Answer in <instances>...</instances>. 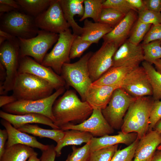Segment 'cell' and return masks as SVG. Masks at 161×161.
<instances>
[{"instance_id":"6da1fadb","label":"cell","mask_w":161,"mask_h":161,"mask_svg":"<svg viewBox=\"0 0 161 161\" xmlns=\"http://www.w3.org/2000/svg\"><path fill=\"white\" fill-rule=\"evenodd\" d=\"M54 123L60 129L70 123L80 124L88 119L93 109L86 101L78 97L75 91L67 90L55 102L52 107Z\"/></svg>"},{"instance_id":"7a4b0ae2","label":"cell","mask_w":161,"mask_h":161,"mask_svg":"<svg viewBox=\"0 0 161 161\" xmlns=\"http://www.w3.org/2000/svg\"><path fill=\"white\" fill-rule=\"evenodd\" d=\"M155 101L152 96L136 98L129 107L121 128L124 133L135 132L140 139L148 131L149 120Z\"/></svg>"},{"instance_id":"3957f363","label":"cell","mask_w":161,"mask_h":161,"mask_svg":"<svg viewBox=\"0 0 161 161\" xmlns=\"http://www.w3.org/2000/svg\"><path fill=\"white\" fill-rule=\"evenodd\" d=\"M53 87L47 81L28 73H18L12 89L17 100H36L47 97Z\"/></svg>"},{"instance_id":"277c9868","label":"cell","mask_w":161,"mask_h":161,"mask_svg":"<svg viewBox=\"0 0 161 161\" xmlns=\"http://www.w3.org/2000/svg\"><path fill=\"white\" fill-rule=\"evenodd\" d=\"M93 53L89 52L77 61L64 64L62 67L61 75L65 82L66 86L73 88L83 101H85L87 92L92 83L89 76L88 62Z\"/></svg>"},{"instance_id":"5b68a950","label":"cell","mask_w":161,"mask_h":161,"mask_svg":"<svg viewBox=\"0 0 161 161\" xmlns=\"http://www.w3.org/2000/svg\"><path fill=\"white\" fill-rule=\"evenodd\" d=\"M0 27L1 30L25 39L35 37L39 30L35 18L18 10L0 14Z\"/></svg>"},{"instance_id":"8992f818","label":"cell","mask_w":161,"mask_h":161,"mask_svg":"<svg viewBox=\"0 0 161 161\" xmlns=\"http://www.w3.org/2000/svg\"><path fill=\"white\" fill-rule=\"evenodd\" d=\"M65 87L59 88L49 96L36 100H19L2 107L3 111L11 114L22 115L35 113L43 115L54 123L52 107L57 98L64 93Z\"/></svg>"},{"instance_id":"52a82bcc","label":"cell","mask_w":161,"mask_h":161,"mask_svg":"<svg viewBox=\"0 0 161 161\" xmlns=\"http://www.w3.org/2000/svg\"><path fill=\"white\" fill-rule=\"evenodd\" d=\"M0 62L6 73L3 86L0 87L1 95L12 90L17 76L19 61V45L18 38L6 40L0 45Z\"/></svg>"},{"instance_id":"ba28073f","label":"cell","mask_w":161,"mask_h":161,"mask_svg":"<svg viewBox=\"0 0 161 161\" xmlns=\"http://www.w3.org/2000/svg\"><path fill=\"white\" fill-rule=\"evenodd\" d=\"M59 34L39 30L36 36L25 39L18 38L19 45V58L31 56L41 64L47 51L57 42Z\"/></svg>"},{"instance_id":"9c48e42d","label":"cell","mask_w":161,"mask_h":161,"mask_svg":"<svg viewBox=\"0 0 161 161\" xmlns=\"http://www.w3.org/2000/svg\"><path fill=\"white\" fill-rule=\"evenodd\" d=\"M136 98L121 88L113 92L107 105L101 110L104 117L113 129H121L124 117Z\"/></svg>"},{"instance_id":"30bf717a","label":"cell","mask_w":161,"mask_h":161,"mask_svg":"<svg viewBox=\"0 0 161 161\" xmlns=\"http://www.w3.org/2000/svg\"><path fill=\"white\" fill-rule=\"evenodd\" d=\"M59 34L58 41L51 51L46 54L41 64L51 68L61 75L63 65L70 63V48L76 35L72 33L70 29Z\"/></svg>"},{"instance_id":"8fae6325","label":"cell","mask_w":161,"mask_h":161,"mask_svg":"<svg viewBox=\"0 0 161 161\" xmlns=\"http://www.w3.org/2000/svg\"><path fill=\"white\" fill-rule=\"evenodd\" d=\"M37 26L41 30L59 34L69 29L60 0H52L48 8L35 18Z\"/></svg>"},{"instance_id":"7c38bea8","label":"cell","mask_w":161,"mask_h":161,"mask_svg":"<svg viewBox=\"0 0 161 161\" xmlns=\"http://www.w3.org/2000/svg\"><path fill=\"white\" fill-rule=\"evenodd\" d=\"M119 47L114 43L103 42L100 48L93 53L88 62L89 76L92 83L112 67L113 57Z\"/></svg>"},{"instance_id":"4fadbf2b","label":"cell","mask_w":161,"mask_h":161,"mask_svg":"<svg viewBox=\"0 0 161 161\" xmlns=\"http://www.w3.org/2000/svg\"><path fill=\"white\" fill-rule=\"evenodd\" d=\"M136 98L152 96V87L147 74L142 66L133 68L126 75L120 86Z\"/></svg>"},{"instance_id":"5bb4252c","label":"cell","mask_w":161,"mask_h":161,"mask_svg":"<svg viewBox=\"0 0 161 161\" xmlns=\"http://www.w3.org/2000/svg\"><path fill=\"white\" fill-rule=\"evenodd\" d=\"M18 73L30 74L44 80L56 90L66 86L65 82L61 75L51 68L42 65L29 56L20 58Z\"/></svg>"},{"instance_id":"9a60e30c","label":"cell","mask_w":161,"mask_h":161,"mask_svg":"<svg viewBox=\"0 0 161 161\" xmlns=\"http://www.w3.org/2000/svg\"><path fill=\"white\" fill-rule=\"evenodd\" d=\"M64 131L74 129L88 132L94 137H100L113 134V129L104 117L101 109H94L90 117L82 123L77 125L70 123L60 128Z\"/></svg>"},{"instance_id":"2e32d148","label":"cell","mask_w":161,"mask_h":161,"mask_svg":"<svg viewBox=\"0 0 161 161\" xmlns=\"http://www.w3.org/2000/svg\"><path fill=\"white\" fill-rule=\"evenodd\" d=\"M144 61L142 44H134L127 40L115 52L112 67L124 66L134 68Z\"/></svg>"},{"instance_id":"e0dca14e","label":"cell","mask_w":161,"mask_h":161,"mask_svg":"<svg viewBox=\"0 0 161 161\" xmlns=\"http://www.w3.org/2000/svg\"><path fill=\"white\" fill-rule=\"evenodd\" d=\"M161 143V134L155 130L149 131L140 139L133 161H151Z\"/></svg>"},{"instance_id":"ac0fdd59","label":"cell","mask_w":161,"mask_h":161,"mask_svg":"<svg viewBox=\"0 0 161 161\" xmlns=\"http://www.w3.org/2000/svg\"><path fill=\"white\" fill-rule=\"evenodd\" d=\"M137 12L131 10L109 33L103 38L104 42H114L119 47L129 38L131 29L138 19Z\"/></svg>"},{"instance_id":"d6986e66","label":"cell","mask_w":161,"mask_h":161,"mask_svg":"<svg viewBox=\"0 0 161 161\" xmlns=\"http://www.w3.org/2000/svg\"><path fill=\"white\" fill-rule=\"evenodd\" d=\"M1 123L8 133V137L5 148L15 144H21L38 148L42 151L48 148L49 145L43 144L38 142L35 137L20 131L7 121L2 119Z\"/></svg>"},{"instance_id":"ffe728a7","label":"cell","mask_w":161,"mask_h":161,"mask_svg":"<svg viewBox=\"0 0 161 161\" xmlns=\"http://www.w3.org/2000/svg\"><path fill=\"white\" fill-rule=\"evenodd\" d=\"M118 88H119L92 83L87 92L85 101L93 109L102 110L107 106L113 92Z\"/></svg>"},{"instance_id":"44dd1931","label":"cell","mask_w":161,"mask_h":161,"mask_svg":"<svg viewBox=\"0 0 161 161\" xmlns=\"http://www.w3.org/2000/svg\"><path fill=\"white\" fill-rule=\"evenodd\" d=\"M0 117L10 123L16 129L27 124L35 123L48 126L54 129H60L49 118L42 114L28 113L22 115L12 114L2 110L0 111Z\"/></svg>"},{"instance_id":"7402d4cb","label":"cell","mask_w":161,"mask_h":161,"mask_svg":"<svg viewBox=\"0 0 161 161\" xmlns=\"http://www.w3.org/2000/svg\"><path fill=\"white\" fill-rule=\"evenodd\" d=\"M137 137V134L135 132L126 134L121 131L115 135H107L100 137H93L90 142V152L120 143L129 146Z\"/></svg>"},{"instance_id":"603a6c76","label":"cell","mask_w":161,"mask_h":161,"mask_svg":"<svg viewBox=\"0 0 161 161\" xmlns=\"http://www.w3.org/2000/svg\"><path fill=\"white\" fill-rule=\"evenodd\" d=\"M84 0H60L65 18L76 35H80L83 29L75 21L74 17L78 15L81 18L84 11Z\"/></svg>"},{"instance_id":"cb8c5ba5","label":"cell","mask_w":161,"mask_h":161,"mask_svg":"<svg viewBox=\"0 0 161 161\" xmlns=\"http://www.w3.org/2000/svg\"><path fill=\"white\" fill-rule=\"evenodd\" d=\"M83 29V32L80 35L81 38L92 44H98L101 38L113 28L108 24L93 22L86 19L84 21Z\"/></svg>"},{"instance_id":"d4e9b609","label":"cell","mask_w":161,"mask_h":161,"mask_svg":"<svg viewBox=\"0 0 161 161\" xmlns=\"http://www.w3.org/2000/svg\"><path fill=\"white\" fill-rule=\"evenodd\" d=\"M63 138L55 146L56 157H59L61 154L62 149L68 145H78L89 142L93 136L90 133L77 130L71 129L64 131Z\"/></svg>"},{"instance_id":"484cf974","label":"cell","mask_w":161,"mask_h":161,"mask_svg":"<svg viewBox=\"0 0 161 161\" xmlns=\"http://www.w3.org/2000/svg\"><path fill=\"white\" fill-rule=\"evenodd\" d=\"M133 68L124 66L112 67L92 83L120 88L126 75Z\"/></svg>"},{"instance_id":"4316f807","label":"cell","mask_w":161,"mask_h":161,"mask_svg":"<svg viewBox=\"0 0 161 161\" xmlns=\"http://www.w3.org/2000/svg\"><path fill=\"white\" fill-rule=\"evenodd\" d=\"M33 148L30 146L16 144L5 148L0 161H27L35 153Z\"/></svg>"},{"instance_id":"83f0119b","label":"cell","mask_w":161,"mask_h":161,"mask_svg":"<svg viewBox=\"0 0 161 161\" xmlns=\"http://www.w3.org/2000/svg\"><path fill=\"white\" fill-rule=\"evenodd\" d=\"M17 129L20 131L35 136L49 138L55 141L57 143L62 139L64 135V131L61 129H46L41 128L37 125L27 124Z\"/></svg>"},{"instance_id":"f1b7e54d","label":"cell","mask_w":161,"mask_h":161,"mask_svg":"<svg viewBox=\"0 0 161 161\" xmlns=\"http://www.w3.org/2000/svg\"><path fill=\"white\" fill-rule=\"evenodd\" d=\"M21 11L34 18L47 10L52 0H16Z\"/></svg>"},{"instance_id":"f546056e","label":"cell","mask_w":161,"mask_h":161,"mask_svg":"<svg viewBox=\"0 0 161 161\" xmlns=\"http://www.w3.org/2000/svg\"><path fill=\"white\" fill-rule=\"evenodd\" d=\"M142 63L152 87V97L155 100H160L161 99V74L157 71L152 64L144 61Z\"/></svg>"},{"instance_id":"4dcf8cb0","label":"cell","mask_w":161,"mask_h":161,"mask_svg":"<svg viewBox=\"0 0 161 161\" xmlns=\"http://www.w3.org/2000/svg\"><path fill=\"white\" fill-rule=\"evenodd\" d=\"M105 0H84V11L83 16L79 20L82 21L87 18H92L95 22H98Z\"/></svg>"},{"instance_id":"1f68e13d","label":"cell","mask_w":161,"mask_h":161,"mask_svg":"<svg viewBox=\"0 0 161 161\" xmlns=\"http://www.w3.org/2000/svg\"><path fill=\"white\" fill-rule=\"evenodd\" d=\"M152 24L141 22L138 19L134 24L127 40L136 45L140 44L150 29Z\"/></svg>"},{"instance_id":"d6a6232c","label":"cell","mask_w":161,"mask_h":161,"mask_svg":"<svg viewBox=\"0 0 161 161\" xmlns=\"http://www.w3.org/2000/svg\"><path fill=\"white\" fill-rule=\"evenodd\" d=\"M125 15L112 8H103L98 22L108 24L112 28L115 27Z\"/></svg>"},{"instance_id":"836d02e7","label":"cell","mask_w":161,"mask_h":161,"mask_svg":"<svg viewBox=\"0 0 161 161\" xmlns=\"http://www.w3.org/2000/svg\"><path fill=\"white\" fill-rule=\"evenodd\" d=\"M161 40L153 41L142 44L144 61L151 64L156 60L161 58Z\"/></svg>"},{"instance_id":"e575fe53","label":"cell","mask_w":161,"mask_h":161,"mask_svg":"<svg viewBox=\"0 0 161 161\" xmlns=\"http://www.w3.org/2000/svg\"><path fill=\"white\" fill-rule=\"evenodd\" d=\"M118 147L117 144L91 152L88 161H110Z\"/></svg>"},{"instance_id":"d590c367","label":"cell","mask_w":161,"mask_h":161,"mask_svg":"<svg viewBox=\"0 0 161 161\" xmlns=\"http://www.w3.org/2000/svg\"><path fill=\"white\" fill-rule=\"evenodd\" d=\"M92 44L83 39L80 35H76L71 46L69 55L70 60L80 57Z\"/></svg>"},{"instance_id":"8d00e7d4","label":"cell","mask_w":161,"mask_h":161,"mask_svg":"<svg viewBox=\"0 0 161 161\" xmlns=\"http://www.w3.org/2000/svg\"><path fill=\"white\" fill-rule=\"evenodd\" d=\"M140 139H137L130 145L121 150H118L110 161H132Z\"/></svg>"},{"instance_id":"74e56055","label":"cell","mask_w":161,"mask_h":161,"mask_svg":"<svg viewBox=\"0 0 161 161\" xmlns=\"http://www.w3.org/2000/svg\"><path fill=\"white\" fill-rule=\"evenodd\" d=\"M90 141L81 147L72 146V153L67 157L68 161H88L90 153Z\"/></svg>"},{"instance_id":"f35d334b","label":"cell","mask_w":161,"mask_h":161,"mask_svg":"<svg viewBox=\"0 0 161 161\" xmlns=\"http://www.w3.org/2000/svg\"><path fill=\"white\" fill-rule=\"evenodd\" d=\"M103 8L114 9L126 15L131 10L137 11L132 7L127 0H106L102 4Z\"/></svg>"},{"instance_id":"ab89813d","label":"cell","mask_w":161,"mask_h":161,"mask_svg":"<svg viewBox=\"0 0 161 161\" xmlns=\"http://www.w3.org/2000/svg\"><path fill=\"white\" fill-rule=\"evenodd\" d=\"M138 19L141 22L152 25L161 23V13L145 9L138 12Z\"/></svg>"},{"instance_id":"60d3db41","label":"cell","mask_w":161,"mask_h":161,"mask_svg":"<svg viewBox=\"0 0 161 161\" xmlns=\"http://www.w3.org/2000/svg\"><path fill=\"white\" fill-rule=\"evenodd\" d=\"M161 120V100H155L151 112L148 131L153 130L157 123Z\"/></svg>"},{"instance_id":"b9f144b4","label":"cell","mask_w":161,"mask_h":161,"mask_svg":"<svg viewBox=\"0 0 161 161\" xmlns=\"http://www.w3.org/2000/svg\"><path fill=\"white\" fill-rule=\"evenodd\" d=\"M157 40H161V23L152 25L145 35L142 44H146Z\"/></svg>"},{"instance_id":"7bdbcfd3","label":"cell","mask_w":161,"mask_h":161,"mask_svg":"<svg viewBox=\"0 0 161 161\" xmlns=\"http://www.w3.org/2000/svg\"><path fill=\"white\" fill-rule=\"evenodd\" d=\"M55 146L53 145H49L48 148L42 151L40 157L41 161H55L56 153L55 149ZM67 157L65 161H68Z\"/></svg>"},{"instance_id":"ee69618b","label":"cell","mask_w":161,"mask_h":161,"mask_svg":"<svg viewBox=\"0 0 161 161\" xmlns=\"http://www.w3.org/2000/svg\"><path fill=\"white\" fill-rule=\"evenodd\" d=\"M146 8L158 13L161 12V0H143Z\"/></svg>"},{"instance_id":"f6af8a7d","label":"cell","mask_w":161,"mask_h":161,"mask_svg":"<svg viewBox=\"0 0 161 161\" xmlns=\"http://www.w3.org/2000/svg\"><path fill=\"white\" fill-rule=\"evenodd\" d=\"M8 133L6 130L0 129V158L3 154L5 148V147L6 140L8 139Z\"/></svg>"},{"instance_id":"bcb514c9","label":"cell","mask_w":161,"mask_h":161,"mask_svg":"<svg viewBox=\"0 0 161 161\" xmlns=\"http://www.w3.org/2000/svg\"><path fill=\"white\" fill-rule=\"evenodd\" d=\"M130 5L138 12L147 9L142 0H127Z\"/></svg>"},{"instance_id":"7dc6e473","label":"cell","mask_w":161,"mask_h":161,"mask_svg":"<svg viewBox=\"0 0 161 161\" xmlns=\"http://www.w3.org/2000/svg\"><path fill=\"white\" fill-rule=\"evenodd\" d=\"M17 100L16 97L13 95L11 96L1 95L0 107H2L4 106L13 103Z\"/></svg>"},{"instance_id":"c3c4849f","label":"cell","mask_w":161,"mask_h":161,"mask_svg":"<svg viewBox=\"0 0 161 161\" xmlns=\"http://www.w3.org/2000/svg\"><path fill=\"white\" fill-rule=\"evenodd\" d=\"M0 3L5 4L12 7L18 10H21L20 6L16 0H0Z\"/></svg>"},{"instance_id":"681fc988","label":"cell","mask_w":161,"mask_h":161,"mask_svg":"<svg viewBox=\"0 0 161 161\" xmlns=\"http://www.w3.org/2000/svg\"><path fill=\"white\" fill-rule=\"evenodd\" d=\"M16 10H17L12 7L5 4L0 3V14H3L5 13H9Z\"/></svg>"},{"instance_id":"f907efd6","label":"cell","mask_w":161,"mask_h":161,"mask_svg":"<svg viewBox=\"0 0 161 161\" xmlns=\"http://www.w3.org/2000/svg\"><path fill=\"white\" fill-rule=\"evenodd\" d=\"M0 36L4 37L6 38L7 40H11L17 38L7 32L1 30H0Z\"/></svg>"},{"instance_id":"816d5d0a","label":"cell","mask_w":161,"mask_h":161,"mask_svg":"<svg viewBox=\"0 0 161 161\" xmlns=\"http://www.w3.org/2000/svg\"><path fill=\"white\" fill-rule=\"evenodd\" d=\"M157 71L161 74V58L155 61L153 63Z\"/></svg>"},{"instance_id":"f5cc1de1","label":"cell","mask_w":161,"mask_h":161,"mask_svg":"<svg viewBox=\"0 0 161 161\" xmlns=\"http://www.w3.org/2000/svg\"><path fill=\"white\" fill-rule=\"evenodd\" d=\"M151 161H161V150L156 151Z\"/></svg>"},{"instance_id":"db71d44e","label":"cell","mask_w":161,"mask_h":161,"mask_svg":"<svg viewBox=\"0 0 161 161\" xmlns=\"http://www.w3.org/2000/svg\"><path fill=\"white\" fill-rule=\"evenodd\" d=\"M27 161H41V160L38 157V153L36 152L31 156Z\"/></svg>"},{"instance_id":"11a10c76","label":"cell","mask_w":161,"mask_h":161,"mask_svg":"<svg viewBox=\"0 0 161 161\" xmlns=\"http://www.w3.org/2000/svg\"><path fill=\"white\" fill-rule=\"evenodd\" d=\"M153 130H155L161 134V120L157 123Z\"/></svg>"},{"instance_id":"9f6ffc18","label":"cell","mask_w":161,"mask_h":161,"mask_svg":"<svg viewBox=\"0 0 161 161\" xmlns=\"http://www.w3.org/2000/svg\"><path fill=\"white\" fill-rule=\"evenodd\" d=\"M6 40H7L5 38L2 36H0V45Z\"/></svg>"},{"instance_id":"6f0895ef","label":"cell","mask_w":161,"mask_h":161,"mask_svg":"<svg viewBox=\"0 0 161 161\" xmlns=\"http://www.w3.org/2000/svg\"><path fill=\"white\" fill-rule=\"evenodd\" d=\"M157 150H161V144L158 146L157 148Z\"/></svg>"},{"instance_id":"680465c9","label":"cell","mask_w":161,"mask_h":161,"mask_svg":"<svg viewBox=\"0 0 161 161\" xmlns=\"http://www.w3.org/2000/svg\"><path fill=\"white\" fill-rule=\"evenodd\" d=\"M160 46H161V44H160Z\"/></svg>"},{"instance_id":"91938a15","label":"cell","mask_w":161,"mask_h":161,"mask_svg":"<svg viewBox=\"0 0 161 161\" xmlns=\"http://www.w3.org/2000/svg\"></svg>"}]
</instances>
